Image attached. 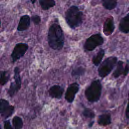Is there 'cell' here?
<instances>
[{
    "label": "cell",
    "instance_id": "obj_19",
    "mask_svg": "<svg viewBox=\"0 0 129 129\" xmlns=\"http://www.w3.org/2000/svg\"><path fill=\"white\" fill-rule=\"evenodd\" d=\"M103 6L107 10H112L117 5L116 0H101Z\"/></svg>",
    "mask_w": 129,
    "mask_h": 129
},
{
    "label": "cell",
    "instance_id": "obj_4",
    "mask_svg": "<svg viewBox=\"0 0 129 129\" xmlns=\"http://www.w3.org/2000/svg\"><path fill=\"white\" fill-rule=\"evenodd\" d=\"M117 62V58L116 56H110L103 61L98 69V75L101 78H104L108 76Z\"/></svg>",
    "mask_w": 129,
    "mask_h": 129
},
{
    "label": "cell",
    "instance_id": "obj_27",
    "mask_svg": "<svg viewBox=\"0 0 129 129\" xmlns=\"http://www.w3.org/2000/svg\"><path fill=\"white\" fill-rule=\"evenodd\" d=\"M31 2L32 3V4H34L35 3V2L36 1V0H30Z\"/></svg>",
    "mask_w": 129,
    "mask_h": 129
},
{
    "label": "cell",
    "instance_id": "obj_28",
    "mask_svg": "<svg viewBox=\"0 0 129 129\" xmlns=\"http://www.w3.org/2000/svg\"><path fill=\"white\" fill-rule=\"evenodd\" d=\"M128 100H129V92L128 93Z\"/></svg>",
    "mask_w": 129,
    "mask_h": 129
},
{
    "label": "cell",
    "instance_id": "obj_5",
    "mask_svg": "<svg viewBox=\"0 0 129 129\" xmlns=\"http://www.w3.org/2000/svg\"><path fill=\"white\" fill-rule=\"evenodd\" d=\"M103 42L104 39L100 34H93L86 39L84 45V48L86 50L91 51L97 46L101 45Z\"/></svg>",
    "mask_w": 129,
    "mask_h": 129
},
{
    "label": "cell",
    "instance_id": "obj_8",
    "mask_svg": "<svg viewBox=\"0 0 129 129\" xmlns=\"http://www.w3.org/2000/svg\"><path fill=\"white\" fill-rule=\"evenodd\" d=\"M14 107L10 105L8 100L0 99V115L5 119L10 117L14 112Z\"/></svg>",
    "mask_w": 129,
    "mask_h": 129
},
{
    "label": "cell",
    "instance_id": "obj_26",
    "mask_svg": "<svg viewBox=\"0 0 129 129\" xmlns=\"http://www.w3.org/2000/svg\"><path fill=\"white\" fill-rule=\"evenodd\" d=\"M93 123H94V121H92V122H91L90 123H89V127H92V125L93 124Z\"/></svg>",
    "mask_w": 129,
    "mask_h": 129
},
{
    "label": "cell",
    "instance_id": "obj_11",
    "mask_svg": "<svg viewBox=\"0 0 129 129\" xmlns=\"http://www.w3.org/2000/svg\"><path fill=\"white\" fill-rule=\"evenodd\" d=\"M114 28L115 26L113 19L112 17H110L106 20L104 23L103 28V33L105 35L109 36L113 33Z\"/></svg>",
    "mask_w": 129,
    "mask_h": 129
},
{
    "label": "cell",
    "instance_id": "obj_7",
    "mask_svg": "<svg viewBox=\"0 0 129 129\" xmlns=\"http://www.w3.org/2000/svg\"><path fill=\"white\" fill-rule=\"evenodd\" d=\"M28 49V45L26 43H20L17 44L14 47L11 54L12 62H15L23 56Z\"/></svg>",
    "mask_w": 129,
    "mask_h": 129
},
{
    "label": "cell",
    "instance_id": "obj_1",
    "mask_svg": "<svg viewBox=\"0 0 129 129\" xmlns=\"http://www.w3.org/2000/svg\"><path fill=\"white\" fill-rule=\"evenodd\" d=\"M64 42L63 31L57 24H53L49 28L48 33V43L49 46L53 50H61Z\"/></svg>",
    "mask_w": 129,
    "mask_h": 129
},
{
    "label": "cell",
    "instance_id": "obj_25",
    "mask_svg": "<svg viewBox=\"0 0 129 129\" xmlns=\"http://www.w3.org/2000/svg\"><path fill=\"white\" fill-rule=\"evenodd\" d=\"M125 117L127 120L129 121V101L127 103L126 110H125Z\"/></svg>",
    "mask_w": 129,
    "mask_h": 129
},
{
    "label": "cell",
    "instance_id": "obj_21",
    "mask_svg": "<svg viewBox=\"0 0 129 129\" xmlns=\"http://www.w3.org/2000/svg\"><path fill=\"white\" fill-rule=\"evenodd\" d=\"M13 125L15 129H22L23 126V122L22 118L18 116H15L12 120Z\"/></svg>",
    "mask_w": 129,
    "mask_h": 129
},
{
    "label": "cell",
    "instance_id": "obj_6",
    "mask_svg": "<svg viewBox=\"0 0 129 129\" xmlns=\"http://www.w3.org/2000/svg\"><path fill=\"white\" fill-rule=\"evenodd\" d=\"M14 82L11 83L8 90V93L11 97H13L19 91L21 87V79L20 75V70L18 67H15L14 69Z\"/></svg>",
    "mask_w": 129,
    "mask_h": 129
},
{
    "label": "cell",
    "instance_id": "obj_18",
    "mask_svg": "<svg viewBox=\"0 0 129 129\" xmlns=\"http://www.w3.org/2000/svg\"><path fill=\"white\" fill-rule=\"evenodd\" d=\"M86 72V69L83 67H78L74 68L72 71V76L75 78H78L84 74Z\"/></svg>",
    "mask_w": 129,
    "mask_h": 129
},
{
    "label": "cell",
    "instance_id": "obj_23",
    "mask_svg": "<svg viewBox=\"0 0 129 129\" xmlns=\"http://www.w3.org/2000/svg\"><path fill=\"white\" fill-rule=\"evenodd\" d=\"M31 19H32V21L33 22V23L36 25L39 24L41 21V18H40V16L38 15L33 16L31 18Z\"/></svg>",
    "mask_w": 129,
    "mask_h": 129
},
{
    "label": "cell",
    "instance_id": "obj_10",
    "mask_svg": "<svg viewBox=\"0 0 129 129\" xmlns=\"http://www.w3.org/2000/svg\"><path fill=\"white\" fill-rule=\"evenodd\" d=\"M63 92V88L58 85H54L51 86L48 90L49 95L51 98L58 99L62 97Z\"/></svg>",
    "mask_w": 129,
    "mask_h": 129
},
{
    "label": "cell",
    "instance_id": "obj_22",
    "mask_svg": "<svg viewBox=\"0 0 129 129\" xmlns=\"http://www.w3.org/2000/svg\"><path fill=\"white\" fill-rule=\"evenodd\" d=\"M83 115L86 118H93L95 114L94 112L89 108H85L83 111Z\"/></svg>",
    "mask_w": 129,
    "mask_h": 129
},
{
    "label": "cell",
    "instance_id": "obj_20",
    "mask_svg": "<svg viewBox=\"0 0 129 129\" xmlns=\"http://www.w3.org/2000/svg\"><path fill=\"white\" fill-rule=\"evenodd\" d=\"M10 79V74L8 71H2L0 72V84L4 86L7 83Z\"/></svg>",
    "mask_w": 129,
    "mask_h": 129
},
{
    "label": "cell",
    "instance_id": "obj_3",
    "mask_svg": "<svg viewBox=\"0 0 129 129\" xmlns=\"http://www.w3.org/2000/svg\"><path fill=\"white\" fill-rule=\"evenodd\" d=\"M102 85L99 80L93 81L90 85L86 88L85 95L87 99L91 103L98 101L101 97Z\"/></svg>",
    "mask_w": 129,
    "mask_h": 129
},
{
    "label": "cell",
    "instance_id": "obj_12",
    "mask_svg": "<svg viewBox=\"0 0 129 129\" xmlns=\"http://www.w3.org/2000/svg\"><path fill=\"white\" fill-rule=\"evenodd\" d=\"M30 18L28 15H25L22 16L20 19L17 27V30L19 31H23L27 30L30 26Z\"/></svg>",
    "mask_w": 129,
    "mask_h": 129
},
{
    "label": "cell",
    "instance_id": "obj_15",
    "mask_svg": "<svg viewBox=\"0 0 129 129\" xmlns=\"http://www.w3.org/2000/svg\"><path fill=\"white\" fill-rule=\"evenodd\" d=\"M105 54V51L103 49H100L99 51L97 52L96 55H94L92 58V61L94 66L98 67L102 60V58Z\"/></svg>",
    "mask_w": 129,
    "mask_h": 129
},
{
    "label": "cell",
    "instance_id": "obj_29",
    "mask_svg": "<svg viewBox=\"0 0 129 129\" xmlns=\"http://www.w3.org/2000/svg\"><path fill=\"white\" fill-rule=\"evenodd\" d=\"M1 20H0V27H1Z\"/></svg>",
    "mask_w": 129,
    "mask_h": 129
},
{
    "label": "cell",
    "instance_id": "obj_30",
    "mask_svg": "<svg viewBox=\"0 0 129 129\" xmlns=\"http://www.w3.org/2000/svg\"><path fill=\"white\" fill-rule=\"evenodd\" d=\"M0 129H2V128H1V125H0Z\"/></svg>",
    "mask_w": 129,
    "mask_h": 129
},
{
    "label": "cell",
    "instance_id": "obj_13",
    "mask_svg": "<svg viewBox=\"0 0 129 129\" xmlns=\"http://www.w3.org/2000/svg\"><path fill=\"white\" fill-rule=\"evenodd\" d=\"M99 125L101 126H106L111 123V117L109 113L106 112L100 114L97 119Z\"/></svg>",
    "mask_w": 129,
    "mask_h": 129
},
{
    "label": "cell",
    "instance_id": "obj_17",
    "mask_svg": "<svg viewBox=\"0 0 129 129\" xmlns=\"http://www.w3.org/2000/svg\"><path fill=\"white\" fill-rule=\"evenodd\" d=\"M39 3L41 8L44 10H48L55 5L54 0H40Z\"/></svg>",
    "mask_w": 129,
    "mask_h": 129
},
{
    "label": "cell",
    "instance_id": "obj_2",
    "mask_svg": "<svg viewBox=\"0 0 129 129\" xmlns=\"http://www.w3.org/2000/svg\"><path fill=\"white\" fill-rule=\"evenodd\" d=\"M83 13L79 9L72 6L66 12V20L68 25L72 29L80 26L83 21Z\"/></svg>",
    "mask_w": 129,
    "mask_h": 129
},
{
    "label": "cell",
    "instance_id": "obj_14",
    "mask_svg": "<svg viewBox=\"0 0 129 129\" xmlns=\"http://www.w3.org/2000/svg\"><path fill=\"white\" fill-rule=\"evenodd\" d=\"M119 30L124 33H129V13L122 18L119 24Z\"/></svg>",
    "mask_w": 129,
    "mask_h": 129
},
{
    "label": "cell",
    "instance_id": "obj_9",
    "mask_svg": "<svg viewBox=\"0 0 129 129\" xmlns=\"http://www.w3.org/2000/svg\"><path fill=\"white\" fill-rule=\"evenodd\" d=\"M79 89L80 85L77 82L73 83L69 86L65 94V99L68 102L72 103L74 101Z\"/></svg>",
    "mask_w": 129,
    "mask_h": 129
},
{
    "label": "cell",
    "instance_id": "obj_16",
    "mask_svg": "<svg viewBox=\"0 0 129 129\" xmlns=\"http://www.w3.org/2000/svg\"><path fill=\"white\" fill-rule=\"evenodd\" d=\"M123 62V61L119 60L117 62L116 69L113 73V76L114 78H117L121 75H123L124 72Z\"/></svg>",
    "mask_w": 129,
    "mask_h": 129
},
{
    "label": "cell",
    "instance_id": "obj_24",
    "mask_svg": "<svg viewBox=\"0 0 129 129\" xmlns=\"http://www.w3.org/2000/svg\"><path fill=\"white\" fill-rule=\"evenodd\" d=\"M4 129H14L12 126L9 120H6L4 121Z\"/></svg>",
    "mask_w": 129,
    "mask_h": 129
}]
</instances>
